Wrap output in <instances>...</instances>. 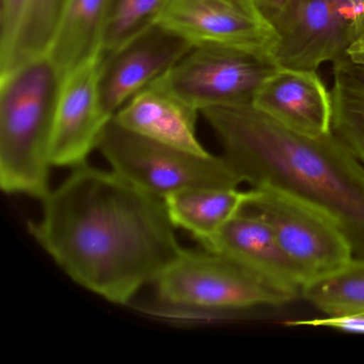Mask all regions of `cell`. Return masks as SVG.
I'll list each match as a JSON object with an SVG mask.
<instances>
[{"mask_svg":"<svg viewBox=\"0 0 364 364\" xmlns=\"http://www.w3.org/2000/svg\"><path fill=\"white\" fill-rule=\"evenodd\" d=\"M355 1H357L358 5L360 6V8H361L362 12H363V14H364V0H355Z\"/></svg>","mask_w":364,"mask_h":364,"instance_id":"obj_22","label":"cell"},{"mask_svg":"<svg viewBox=\"0 0 364 364\" xmlns=\"http://www.w3.org/2000/svg\"><path fill=\"white\" fill-rule=\"evenodd\" d=\"M166 3L167 0H107L102 55L157 23Z\"/></svg>","mask_w":364,"mask_h":364,"instance_id":"obj_20","label":"cell"},{"mask_svg":"<svg viewBox=\"0 0 364 364\" xmlns=\"http://www.w3.org/2000/svg\"><path fill=\"white\" fill-rule=\"evenodd\" d=\"M255 3L270 21L274 16H278L281 11H283V9L289 3V0H255Z\"/></svg>","mask_w":364,"mask_h":364,"instance_id":"obj_21","label":"cell"},{"mask_svg":"<svg viewBox=\"0 0 364 364\" xmlns=\"http://www.w3.org/2000/svg\"><path fill=\"white\" fill-rule=\"evenodd\" d=\"M101 57L65 78L50 144L53 166L76 168L97 148L108 118L99 95Z\"/></svg>","mask_w":364,"mask_h":364,"instance_id":"obj_11","label":"cell"},{"mask_svg":"<svg viewBox=\"0 0 364 364\" xmlns=\"http://www.w3.org/2000/svg\"><path fill=\"white\" fill-rule=\"evenodd\" d=\"M300 295L327 317L364 314V257H353L338 269L308 281Z\"/></svg>","mask_w":364,"mask_h":364,"instance_id":"obj_19","label":"cell"},{"mask_svg":"<svg viewBox=\"0 0 364 364\" xmlns=\"http://www.w3.org/2000/svg\"><path fill=\"white\" fill-rule=\"evenodd\" d=\"M157 23L191 42L269 53L277 36L255 0H167Z\"/></svg>","mask_w":364,"mask_h":364,"instance_id":"obj_9","label":"cell"},{"mask_svg":"<svg viewBox=\"0 0 364 364\" xmlns=\"http://www.w3.org/2000/svg\"><path fill=\"white\" fill-rule=\"evenodd\" d=\"M97 149L114 172L161 199L191 187L237 188L244 182L225 156L155 141L124 129L114 118L106 124Z\"/></svg>","mask_w":364,"mask_h":364,"instance_id":"obj_4","label":"cell"},{"mask_svg":"<svg viewBox=\"0 0 364 364\" xmlns=\"http://www.w3.org/2000/svg\"><path fill=\"white\" fill-rule=\"evenodd\" d=\"M107 0H68L48 57L65 78L102 56Z\"/></svg>","mask_w":364,"mask_h":364,"instance_id":"obj_15","label":"cell"},{"mask_svg":"<svg viewBox=\"0 0 364 364\" xmlns=\"http://www.w3.org/2000/svg\"><path fill=\"white\" fill-rule=\"evenodd\" d=\"M248 191L223 187H191L164 198L174 227L189 232L200 242L240 214Z\"/></svg>","mask_w":364,"mask_h":364,"instance_id":"obj_16","label":"cell"},{"mask_svg":"<svg viewBox=\"0 0 364 364\" xmlns=\"http://www.w3.org/2000/svg\"><path fill=\"white\" fill-rule=\"evenodd\" d=\"M154 283L159 298L167 304L210 310L278 306L298 296L208 250H183Z\"/></svg>","mask_w":364,"mask_h":364,"instance_id":"obj_6","label":"cell"},{"mask_svg":"<svg viewBox=\"0 0 364 364\" xmlns=\"http://www.w3.org/2000/svg\"><path fill=\"white\" fill-rule=\"evenodd\" d=\"M242 210L269 225L304 284L353 259V249L336 216L289 189L267 183L255 185Z\"/></svg>","mask_w":364,"mask_h":364,"instance_id":"obj_5","label":"cell"},{"mask_svg":"<svg viewBox=\"0 0 364 364\" xmlns=\"http://www.w3.org/2000/svg\"><path fill=\"white\" fill-rule=\"evenodd\" d=\"M205 250L229 257L255 274L300 295L304 279L277 242L269 225L255 215L242 212L208 240Z\"/></svg>","mask_w":364,"mask_h":364,"instance_id":"obj_13","label":"cell"},{"mask_svg":"<svg viewBox=\"0 0 364 364\" xmlns=\"http://www.w3.org/2000/svg\"><path fill=\"white\" fill-rule=\"evenodd\" d=\"M200 114L244 182L276 185L315 202L340 223L353 257H364V164L334 135L289 131L252 104Z\"/></svg>","mask_w":364,"mask_h":364,"instance_id":"obj_2","label":"cell"},{"mask_svg":"<svg viewBox=\"0 0 364 364\" xmlns=\"http://www.w3.org/2000/svg\"><path fill=\"white\" fill-rule=\"evenodd\" d=\"M332 132L364 164V38L333 63Z\"/></svg>","mask_w":364,"mask_h":364,"instance_id":"obj_17","label":"cell"},{"mask_svg":"<svg viewBox=\"0 0 364 364\" xmlns=\"http://www.w3.org/2000/svg\"><path fill=\"white\" fill-rule=\"evenodd\" d=\"M195 46L159 23L102 55L99 95L112 119L136 93L170 71Z\"/></svg>","mask_w":364,"mask_h":364,"instance_id":"obj_10","label":"cell"},{"mask_svg":"<svg viewBox=\"0 0 364 364\" xmlns=\"http://www.w3.org/2000/svg\"><path fill=\"white\" fill-rule=\"evenodd\" d=\"M197 108L159 78L136 93L112 118L121 127L161 144L208 154L196 134Z\"/></svg>","mask_w":364,"mask_h":364,"instance_id":"obj_14","label":"cell"},{"mask_svg":"<svg viewBox=\"0 0 364 364\" xmlns=\"http://www.w3.org/2000/svg\"><path fill=\"white\" fill-rule=\"evenodd\" d=\"M269 53L240 46H195L161 80L200 112L216 106L252 103L262 85L278 71Z\"/></svg>","mask_w":364,"mask_h":364,"instance_id":"obj_8","label":"cell"},{"mask_svg":"<svg viewBox=\"0 0 364 364\" xmlns=\"http://www.w3.org/2000/svg\"><path fill=\"white\" fill-rule=\"evenodd\" d=\"M251 104L300 135L321 137L332 133L331 92L316 72L279 68L262 85Z\"/></svg>","mask_w":364,"mask_h":364,"instance_id":"obj_12","label":"cell"},{"mask_svg":"<svg viewBox=\"0 0 364 364\" xmlns=\"http://www.w3.org/2000/svg\"><path fill=\"white\" fill-rule=\"evenodd\" d=\"M29 231L78 284L127 304L184 249L161 198L120 174L82 165L43 200Z\"/></svg>","mask_w":364,"mask_h":364,"instance_id":"obj_1","label":"cell"},{"mask_svg":"<svg viewBox=\"0 0 364 364\" xmlns=\"http://www.w3.org/2000/svg\"><path fill=\"white\" fill-rule=\"evenodd\" d=\"M68 0H26L9 41L0 46V76L48 56Z\"/></svg>","mask_w":364,"mask_h":364,"instance_id":"obj_18","label":"cell"},{"mask_svg":"<svg viewBox=\"0 0 364 364\" xmlns=\"http://www.w3.org/2000/svg\"><path fill=\"white\" fill-rule=\"evenodd\" d=\"M270 22L277 36L272 56L281 69L316 72L364 37V14L355 0H289Z\"/></svg>","mask_w":364,"mask_h":364,"instance_id":"obj_7","label":"cell"},{"mask_svg":"<svg viewBox=\"0 0 364 364\" xmlns=\"http://www.w3.org/2000/svg\"><path fill=\"white\" fill-rule=\"evenodd\" d=\"M65 77L48 56L0 76V186L43 200L50 144Z\"/></svg>","mask_w":364,"mask_h":364,"instance_id":"obj_3","label":"cell"}]
</instances>
